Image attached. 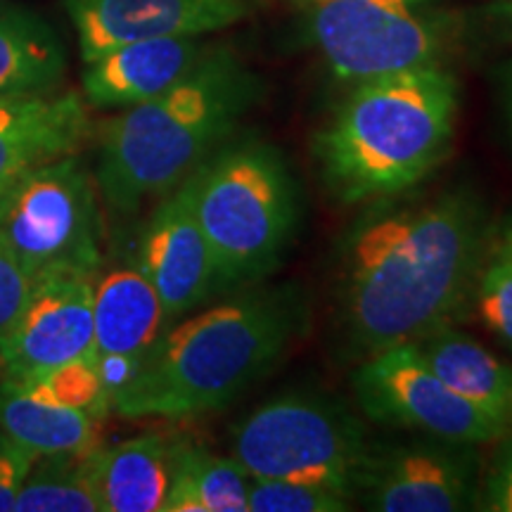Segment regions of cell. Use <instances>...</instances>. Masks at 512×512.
<instances>
[{
    "mask_svg": "<svg viewBox=\"0 0 512 512\" xmlns=\"http://www.w3.org/2000/svg\"><path fill=\"white\" fill-rule=\"evenodd\" d=\"M100 422L79 408L36 399L17 382L0 377V427L38 456L95 451L100 446Z\"/></svg>",
    "mask_w": 512,
    "mask_h": 512,
    "instance_id": "ffe728a7",
    "label": "cell"
},
{
    "mask_svg": "<svg viewBox=\"0 0 512 512\" xmlns=\"http://www.w3.org/2000/svg\"><path fill=\"white\" fill-rule=\"evenodd\" d=\"M503 98H505V112H508V119L512 126V60L508 67H505V74H503Z\"/></svg>",
    "mask_w": 512,
    "mask_h": 512,
    "instance_id": "4dcf8cb0",
    "label": "cell"
},
{
    "mask_svg": "<svg viewBox=\"0 0 512 512\" xmlns=\"http://www.w3.org/2000/svg\"><path fill=\"white\" fill-rule=\"evenodd\" d=\"M67 72L62 38L41 15L0 3V95L50 93Z\"/></svg>",
    "mask_w": 512,
    "mask_h": 512,
    "instance_id": "d6986e66",
    "label": "cell"
},
{
    "mask_svg": "<svg viewBox=\"0 0 512 512\" xmlns=\"http://www.w3.org/2000/svg\"><path fill=\"white\" fill-rule=\"evenodd\" d=\"M475 304L486 328L512 351V256L494 238L479 273Z\"/></svg>",
    "mask_w": 512,
    "mask_h": 512,
    "instance_id": "d4e9b609",
    "label": "cell"
},
{
    "mask_svg": "<svg viewBox=\"0 0 512 512\" xmlns=\"http://www.w3.org/2000/svg\"><path fill=\"white\" fill-rule=\"evenodd\" d=\"M91 453L38 456L24 477L12 512H102L88 460Z\"/></svg>",
    "mask_w": 512,
    "mask_h": 512,
    "instance_id": "7402d4cb",
    "label": "cell"
},
{
    "mask_svg": "<svg viewBox=\"0 0 512 512\" xmlns=\"http://www.w3.org/2000/svg\"><path fill=\"white\" fill-rule=\"evenodd\" d=\"M95 356L93 278L53 273L36 280L27 304L0 335V377L24 380Z\"/></svg>",
    "mask_w": 512,
    "mask_h": 512,
    "instance_id": "8fae6325",
    "label": "cell"
},
{
    "mask_svg": "<svg viewBox=\"0 0 512 512\" xmlns=\"http://www.w3.org/2000/svg\"><path fill=\"white\" fill-rule=\"evenodd\" d=\"M302 31L337 79L358 83L444 67L460 19L437 0H325L306 8Z\"/></svg>",
    "mask_w": 512,
    "mask_h": 512,
    "instance_id": "52a82bcc",
    "label": "cell"
},
{
    "mask_svg": "<svg viewBox=\"0 0 512 512\" xmlns=\"http://www.w3.org/2000/svg\"><path fill=\"white\" fill-rule=\"evenodd\" d=\"M494 240H496V245H501L505 252L512 256V216L503 219L501 226L494 230Z\"/></svg>",
    "mask_w": 512,
    "mask_h": 512,
    "instance_id": "f546056e",
    "label": "cell"
},
{
    "mask_svg": "<svg viewBox=\"0 0 512 512\" xmlns=\"http://www.w3.org/2000/svg\"><path fill=\"white\" fill-rule=\"evenodd\" d=\"M501 451L496 453L494 465L484 479V489L479 491V510L512 512V430L505 434Z\"/></svg>",
    "mask_w": 512,
    "mask_h": 512,
    "instance_id": "83f0119b",
    "label": "cell"
},
{
    "mask_svg": "<svg viewBox=\"0 0 512 512\" xmlns=\"http://www.w3.org/2000/svg\"><path fill=\"white\" fill-rule=\"evenodd\" d=\"M143 356H128V354H95V366L102 380L110 401L117 396L128 382L133 380L140 368Z\"/></svg>",
    "mask_w": 512,
    "mask_h": 512,
    "instance_id": "f1b7e54d",
    "label": "cell"
},
{
    "mask_svg": "<svg viewBox=\"0 0 512 512\" xmlns=\"http://www.w3.org/2000/svg\"><path fill=\"white\" fill-rule=\"evenodd\" d=\"M230 451L249 477L325 484L356 498L377 444L342 401L292 392L245 415L230 432Z\"/></svg>",
    "mask_w": 512,
    "mask_h": 512,
    "instance_id": "8992f818",
    "label": "cell"
},
{
    "mask_svg": "<svg viewBox=\"0 0 512 512\" xmlns=\"http://www.w3.org/2000/svg\"><path fill=\"white\" fill-rule=\"evenodd\" d=\"M207 48L202 36H176L147 38L107 50L86 62L83 95L98 110L140 105L181 81Z\"/></svg>",
    "mask_w": 512,
    "mask_h": 512,
    "instance_id": "9a60e30c",
    "label": "cell"
},
{
    "mask_svg": "<svg viewBox=\"0 0 512 512\" xmlns=\"http://www.w3.org/2000/svg\"><path fill=\"white\" fill-rule=\"evenodd\" d=\"M12 382H17L24 392L36 396V399L60 403V406L67 408H79V411L91 413L100 420L112 408L110 396L102 387L98 366H95V356L76 358V361L64 363V366Z\"/></svg>",
    "mask_w": 512,
    "mask_h": 512,
    "instance_id": "603a6c76",
    "label": "cell"
},
{
    "mask_svg": "<svg viewBox=\"0 0 512 512\" xmlns=\"http://www.w3.org/2000/svg\"><path fill=\"white\" fill-rule=\"evenodd\" d=\"M460 110L446 67L358 81L313 136L320 178L342 204H370L425 183L446 162Z\"/></svg>",
    "mask_w": 512,
    "mask_h": 512,
    "instance_id": "3957f363",
    "label": "cell"
},
{
    "mask_svg": "<svg viewBox=\"0 0 512 512\" xmlns=\"http://www.w3.org/2000/svg\"><path fill=\"white\" fill-rule=\"evenodd\" d=\"M188 441L140 434L88 456L102 512H164Z\"/></svg>",
    "mask_w": 512,
    "mask_h": 512,
    "instance_id": "2e32d148",
    "label": "cell"
},
{
    "mask_svg": "<svg viewBox=\"0 0 512 512\" xmlns=\"http://www.w3.org/2000/svg\"><path fill=\"white\" fill-rule=\"evenodd\" d=\"M38 458L36 451L22 446L0 427V512H12L24 477Z\"/></svg>",
    "mask_w": 512,
    "mask_h": 512,
    "instance_id": "4316f807",
    "label": "cell"
},
{
    "mask_svg": "<svg viewBox=\"0 0 512 512\" xmlns=\"http://www.w3.org/2000/svg\"><path fill=\"white\" fill-rule=\"evenodd\" d=\"M249 475L233 456L185 444L164 512H247Z\"/></svg>",
    "mask_w": 512,
    "mask_h": 512,
    "instance_id": "44dd1931",
    "label": "cell"
},
{
    "mask_svg": "<svg viewBox=\"0 0 512 512\" xmlns=\"http://www.w3.org/2000/svg\"><path fill=\"white\" fill-rule=\"evenodd\" d=\"M354 394L361 411L380 425L472 446L508 434L453 392L430 368L418 344H399L363 358L354 373Z\"/></svg>",
    "mask_w": 512,
    "mask_h": 512,
    "instance_id": "9c48e42d",
    "label": "cell"
},
{
    "mask_svg": "<svg viewBox=\"0 0 512 512\" xmlns=\"http://www.w3.org/2000/svg\"><path fill=\"white\" fill-rule=\"evenodd\" d=\"M247 512H347L354 498L325 484L249 477Z\"/></svg>",
    "mask_w": 512,
    "mask_h": 512,
    "instance_id": "cb8c5ba5",
    "label": "cell"
},
{
    "mask_svg": "<svg viewBox=\"0 0 512 512\" xmlns=\"http://www.w3.org/2000/svg\"><path fill=\"white\" fill-rule=\"evenodd\" d=\"M195 211L216 290L254 285L285 259L299 223L297 183L278 147L247 136L195 169Z\"/></svg>",
    "mask_w": 512,
    "mask_h": 512,
    "instance_id": "5b68a950",
    "label": "cell"
},
{
    "mask_svg": "<svg viewBox=\"0 0 512 512\" xmlns=\"http://www.w3.org/2000/svg\"><path fill=\"white\" fill-rule=\"evenodd\" d=\"M34 285L36 280L24 271L15 254L0 242V335L24 309Z\"/></svg>",
    "mask_w": 512,
    "mask_h": 512,
    "instance_id": "484cf974",
    "label": "cell"
},
{
    "mask_svg": "<svg viewBox=\"0 0 512 512\" xmlns=\"http://www.w3.org/2000/svg\"><path fill=\"white\" fill-rule=\"evenodd\" d=\"M136 266L162 299L166 318L176 320L216 290V268L195 211V171L166 192L138 245Z\"/></svg>",
    "mask_w": 512,
    "mask_h": 512,
    "instance_id": "4fadbf2b",
    "label": "cell"
},
{
    "mask_svg": "<svg viewBox=\"0 0 512 512\" xmlns=\"http://www.w3.org/2000/svg\"><path fill=\"white\" fill-rule=\"evenodd\" d=\"M306 328L309 302L294 285L240 294L164 330L112 408L124 418L166 420L221 411L264 377Z\"/></svg>",
    "mask_w": 512,
    "mask_h": 512,
    "instance_id": "7a4b0ae2",
    "label": "cell"
},
{
    "mask_svg": "<svg viewBox=\"0 0 512 512\" xmlns=\"http://www.w3.org/2000/svg\"><path fill=\"white\" fill-rule=\"evenodd\" d=\"M93 323L95 354L145 356L169 318L150 280L128 266L93 283Z\"/></svg>",
    "mask_w": 512,
    "mask_h": 512,
    "instance_id": "e0dca14e",
    "label": "cell"
},
{
    "mask_svg": "<svg viewBox=\"0 0 512 512\" xmlns=\"http://www.w3.org/2000/svg\"><path fill=\"white\" fill-rule=\"evenodd\" d=\"M290 3H297V5H302V8H309V5L325 3V0H290Z\"/></svg>",
    "mask_w": 512,
    "mask_h": 512,
    "instance_id": "1f68e13d",
    "label": "cell"
},
{
    "mask_svg": "<svg viewBox=\"0 0 512 512\" xmlns=\"http://www.w3.org/2000/svg\"><path fill=\"white\" fill-rule=\"evenodd\" d=\"M0 242L34 280L53 273L93 278L102 261V221L95 183L76 152L0 192Z\"/></svg>",
    "mask_w": 512,
    "mask_h": 512,
    "instance_id": "ba28073f",
    "label": "cell"
},
{
    "mask_svg": "<svg viewBox=\"0 0 512 512\" xmlns=\"http://www.w3.org/2000/svg\"><path fill=\"white\" fill-rule=\"evenodd\" d=\"M494 228L456 185L370 202L337 249V318L358 356L418 344L465 318Z\"/></svg>",
    "mask_w": 512,
    "mask_h": 512,
    "instance_id": "6da1fadb",
    "label": "cell"
},
{
    "mask_svg": "<svg viewBox=\"0 0 512 512\" xmlns=\"http://www.w3.org/2000/svg\"><path fill=\"white\" fill-rule=\"evenodd\" d=\"M479 458L472 444L437 437L377 446L361 496L377 512H458L477 508Z\"/></svg>",
    "mask_w": 512,
    "mask_h": 512,
    "instance_id": "30bf717a",
    "label": "cell"
},
{
    "mask_svg": "<svg viewBox=\"0 0 512 512\" xmlns=\"http://www.w3.org/2000/svg\"><path fill=\"white\" fill-rule=\"evenodd\" d=\"M261 91L264 83L233 50L209 46L181 81L107 121L95 171L107 207L133 214L181 185L238 128Z\"/></svg>",
    "mask_w": 512,
    "mask_h": 512,
    "instance_id": "277c9868",
    "label": "cell"
},
{
    "mask_svg": "<svg viewBox=\"0 0 512 512\" xmlns=\"http://www.w3.org/2000/svg\"><path fill=\"white\" fill-rule=\"evenodd\" d=\"M91 133L81 95H0V192L38 166L74 155Z\"/></svg>",
    "mask_w": 512,
    "mask_h": 512,
    "instance_id": "5bb4252c",
    "label": "cell"
},
{
    "mask_svg": "<svg viewBox=\"0 0 512 512\" xmlns=\"http://www.w3.org/2000/svg\"><path fill=\"white\" fill-rule=\"evenodd\" d=\"M252 8V0H64L83 62L147 38L214 34Z\"/></svg>",
    "mask_w": 512,
    "mask_h": 512,
    "instance_id": "7c38bea8",
    "label": "cell"
},
{
    "mask_svg": "<svg viewBox=\"0 0 512 512\" xmlns=\"http://www.w3.org/2000/svg\"><path fill=\"white\" fill-rule=\"evenodd\" d=\"M430 368L458 396L512 430V368L472 337L448 328L418 342Z\"/></svg>",
    "mask_w": 512,
    "mask_h": 512,
    "instance_id": "ac0fdd59",
    "label": "cell"
}]
</instances>
